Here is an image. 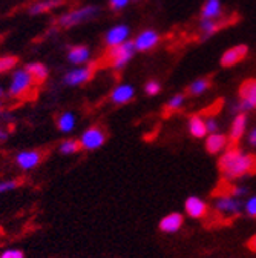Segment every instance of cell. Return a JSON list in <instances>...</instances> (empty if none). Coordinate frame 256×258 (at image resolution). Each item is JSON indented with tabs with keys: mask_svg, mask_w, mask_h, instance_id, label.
I'll return each mask as SVG.
<instances>
[{
	"mask_svg": "<svg viewBox=\"0 0 256 258\" xmlns=\"http://www.w3.org/2000/svg\"><path fill=\"white\" fill-rule=\"evenodd\" d=\"M218 168L224 178L236 180L256 171V157L242 152L238 146H232L218 160Z\"/></svg>",
	"mask_w": 256,
	"mask_h": 258,
	"instance_id": "6da1fadb",
	"label": "cell"
},
{
	"mask_svg": "<svg viewBox=\"0 0 256 258\" xmlns=\"http://www.w3.org/2000/svg\"><path fill=\"white\" fill-rule=\"evenodd\" d=\"M135 45L131 40H126L121 45H117L114 48H111L109 51V61L111 67L114 70H123L127 63L132 60V57L135 55Z\"/></svg>",
	"mask_w": 256,
	"mask_h": 258,
	"instance_id": "7a4b0ae2",
	"label": "cell"
},
{
	"mask_svg": "<svg viewBox=\"0 0 256 258\" xmlns=\"http://www.w3.org/2000/svg\"><path fill=\"white\" fill-rule=\"evenodd\" d=\"M34 80L29 76V73L25 68L16 70L13 71L11 80H10V86H8V94L14 99H19V97H23L33 86Z\"/></svg>",
	"mask_w": 256,
	"mask_h": 258,
	"instance_id": "3957f363",
	"label": "cell"
},
{
	"mask_svg": "<svg viewBox=\"0 0 256 258\" xmlns=\"http://www.w3.org/2000/svg\"><path fill=\"white\" fill-rule=\"evenodd\" d=\"M97 13H99V8L94 7V5L81 7L78 10H74V11H69L66 14H63L58 19V25L65 26V28H71V26H75V25H80V23L89 20L94 16H97Z\"/></svg>",
	"mask_w": 256,
	"mask_h": 258,
	"instance_id": "277c9868",
	"label": "cell"
},
{
	"mask_svg": "<svg viewBox=\"0 0 256 258\" xmlns=\"http://www.w3.org/2000/svg\"><path fill=\"white\" fill-rule=\"evenodd\" d=\"M239 103L235 105L236 112H250L256 108V80H247L239 88Z\"/></svg>",
	"mask_w": 256,
	"mask_h": 258,
	"instance_id": "5b68a950",
	"label": "cell"
},
{
	"mask_svg": "<svg viewBox=\"0 0 256 258\" xmlns=\"http://www.w3.org/2000/svg\"><path fill=\"white\" fill-rule=\"evenodd\" d=\"M105 140H106V134L103 129L100 126H91L81 134L78 142L81 145V149L94 151V149H99L100 146H103Z\"/></svg>",
	"mask_w": 256,
	"mask_h": 258,
	"instance_id": "8992f818",
	"label": "cell"
},
{
	"mask_svg": "<svg viewBox=\"0 0 256 258\" xmlns=\"http://www.w3.org/2000/svg\"><path fill=\"white\" fill-rule=\"evenodd\" d=\"M94 68H95L94 64H86V67L71 70L65 76V83L68 86H78V85H83V83L89 82L92 74H94Z\"/></svg>",
	"mask_w": 256,
	"mask_h": 258,
	"instance_id": "52a82bcc",
	"label": "cell"
},
{
	"mask_svg": "<svg viewBox=\"0 0 256 258\" xmlns=\"http://www.w3.org/2000/svg\"><path fill=\"white\" fill-rule=\"evenodd\" d=\"M159 43V34L153 29H144L137 36V39L134 40L135 49L140 52H146V51H152L156 45Z\"/></svg>",
	"mask_w": 256,
	"mask_h": 258,
	"instance_id": "ba28073f",
	"label": "cell"
},
{
	"mask_svg": "<svg viewBox=\"0 0 256 258\" xmlns=\"http://www.w3.org/2000/svg\"><path fill=\"white\" fill-rule=\"evenodd\" d=\"M14 161L22 171H31V169H34L40 165L42 152H39V151H22L16 155Z\"/></svg>",
	"mask_w": 256,
	"mask_h": 258,
	"instance_id": "9c48e42d",
	"label": "cell"
},
{
	"mask_svg": "<svg viewBox=\"0 0 256 258\" xmlns=\"http://www.w3.org/2000/svg\"><path fill=\"white\" fill-rule=\"evenodd\" d=\"M248 54V46L247 45H236L230 49H227L221 57V67L230 68L235 67L236 63L242 61Z\"/></svg>",
	"mask_w": 256,
	"mask_h": 258,
	"instance_id": "30bf717a",
	"label": "cell"
},
{
	"mask_svg": "<svg viewBox=\"0 0 256 258\" xmlns=\"http://www.w3.org/2000/svg\"><path fill=\"white\" fill-rule=\"evenodd\" d=\"M129 34H131L129 26H126V25H115L114 28H111L106 32L105 42H106V45L109 48H114V46L121 45L123 42H126L127 39H129Z\"/></svg>",
	"mask_w": 256,
	"mask_h": 258,
	"instance_id": "8fae6325",
	"label": "cell"
},
{
	"mask_svg": "<svg viewBox=\"0 0 256 258\" xmlns=\"http://www.w3.org/2000/svg\"><path fill=\"white\" fill-rule=\"evenodd\" d=\"M207 209L209 208L206 202H203L200 197H195V196L187 197L184 202V211L192 218H203L207 214Z\"/></svg>",
	"mask_w": 256,
	"mask_h": 258,
	"instance_id": "7c38bea8",
	"label": "cell"
},
{
	"mask_svg": "<svg viewBox=\"0 0 256 258\" xmlns=\"http://www.w3.org/2000/svg\"><path fill=\"white\" fill-rule=\"evenodd\" d=\"M134 95H135V89H134L132 85H129V83H121V85H118L112 91L111 100L115 105H126V103H129L134 99Z\"/></svg>",
	"mask_w": 256,
	"mask_h": 258,
	"instance_id": "4fadbf2b",
	"label": "cell"
},
{
	"mask_svg": "<svg viewBox=\"0 0 256 258\" xmlns=\"http://www.w3.org/2000/svg\"><path fill=\"white\" fill-rule=\"evenodd\" d=\"M183 223H184L183 215L180 212H172L161 218V221H159V231L164 234H175L181 229Z\"/></svg>",
	"mask_w": 256,
	"mask_h": 258,
	"instance_id": "5bb4252c",
	"label": "cell"
},
{
	"mask_svg": "<svg viewBox=\"0 0 256 258\" xmlns=\"http://www.w3.org/2000/svg\"><path fill=\"white\" fill-rule=\"evenodd\" d=\"M216 211L224 214H239L242 211V202L238 197H221L215 203Z\"/></svg>",
	"mask_w": 256,
	"mask_h": 258,
	"instance_id": "9a60e30c",
	"label": "cell"
},
{
	"mask_svg": "<svg viewBox=\"0 0 256 258\" xmlns=\"http://www.w3.org/2000/svg\"><path fill=\"white\" fill-rule=\"evenodd\" d=\"M245 126H247V115H245V112H239L233 118V123H232V127H230L229 142L232 143V146L238 145V142L241 140V137L245 133Z\"/></svg>",
	"mask_w": 256,
	"mask_h": 258,
	"instance_id": "2e32d148",
	"label": "cell"
},
{
	"mask_svg": "<svg viewBox=\"0 0 256 258\" xmlns=\"http://www.w3.org/2000/svg\"><path fill=\"white\" fill-rule=\"evenodd\" d=\"M227 145H229V137L219 133H213L206 139V151L209 154H218L226 149Z\"/></svg>",
	"mask_w": 256,
	"mask_h": 258,
	"instance_id": "e0dca14e",
	"label": "cell"
},
{
	"mask_svg": "<svg viewBox=\"0 0 256 258\" xmlns=\"http://www.w3.org/2000/svg\"><path fill=\"white\" fill-rule=\"evenodd\" d=\"M189 133L195 139H203L207 136V127L206 120H203L200 115H192L189 118Z\"/></svg>",
	"mask_w": 256,
	"mask_h": 258,
	"instance_id": "ac0fdd59",
	"label": "cell"
},
{
	"mask_svg": "<svg viewBox=\"0 0 256 258\" xmlns=\"http://www.w3.org/2000/svg\"><path fill=\"white\" fill-rule=\"evenodd\" d=\"M29 76L33 77L34 83H43L48 77V68L45 67L43 63H39V61H33V63H29L26 64V68H25Z\"/></svg>",
	"mask_w": 256,
	"mask_h": 258,
	"instance_id": "d6986e66",
	"label": "cell"
},
{
	"mask_svg": "<svg viewBox=\"0 0 256 258\" xmlns=\"http://www.w3.org/2000/svg\"><path fill=\"white\" fill-rule=\"evenodd\" d=\"M89 57H91V51L88 46H83V45H77L71 48L68 52V60L72 64H83L89 60Z\"/></svg>",
	"mask_w": 256,
	"mask_h": 258,
	"instance_id": "ffe728a7",
	"label": "cell"
},
{
	"mask_svg": "<svg viewBox=\"0 0 256 258\" xmlns=\"http://www.w3.org/2000/svg\"><path fill=\"white\" fill-rule=\"evenodd\" d=\"M63 5V0H40V2H36L34 5L29 7V14H43L46 11H52L55 10L57 7Z\"/></svg>",
	"mask_w": 256,
	"mask_h": 258,
	"instance_id": "44dd1931",
	"label": "cell"
},
{
	"mask_svg": "<svg viewBox=\"0 0 256 258\" xmlns=\"http://www.w3.org/2000/svg\"><path fill=\"white\" fill-rule=\"evenodd\" d=\"M222 13L219 0H206V4L201 10L203 19H219Z\"/></svg>",
	"mask_w": 256,
	"mask_h": 258,
	"instance_id": "7402d4cb",
	"label": "cell"
},
{
	"mask_svg": "<svg viewBox=\"0 0 256 258\" xmlns=\"http://www.w3.org/2000/svg\"><path fill=\"white\" fill-rule=\"evenodd\" d=\"M77 124V118L72 112H65V114H61L57 120V127L60 129L61 133H65V134H69L74 131V127Z\"/></svg>",
	"mask_w": 256,
	"mask_h": 258,
	"instance_id": "603a6c76",
	"label": "cell"
},
{
	"mask_svg": "<svg viewBox=\"0 0 256 258\" xmlns=\"http://www.w3.org/2000/svg\"><path fill=\"white\" fill-rule=\"evenodd\" d=\"M200 28L203 31V40H206L210 36H213L219 28H222V22L216 19H203L200 23Z\"/></svg>",
	"mask_w": 256,
	"mask_h": 258,
	"instance_id": "cb8c5ba5",
	"label": "cell"
},
{
	"mask_svg": "<svg viewBox=\"0 0 256 258\" xmlns=\"http://www.w3.org/2000/svg\"><path fill=\"white\" fill-rule=\"evenodd\" d=\"M210 86V80L209 79H197L195 82H192L187 88V94L189 95H201L203 92H206Z\"/></svg>",
	"mask_w": 256,
	"mask_h": 258,
	"instance_id": "d4e9b609",
	"label": "cell"
},
{
	"mask_svg": "<svg viewBox=\"0 0 256 258\" xmlns=\"http://www.w3.org/2000/svg\"><path fill=\"white\" fill-rule=\"evenodd\" d=\"M80 149H81L80 142L78 140H74V139H68L65 142H61L60 146H58V151L63 155H72V154L78 152Z\"/></svg>",
	"mask_w": 256,
	"mask_h": 258,
	"instance_id": "484cf974",
	"label": "cell"
},
{
	"mask_svg": "<svg viewBox=\"0 0 256 258\" xmlns=\"http://www.w3.org/2000/svg\"><path fill=\"white\" fill-rule=\"evenodd\" d=\"M17 63V58L13 55H5V57H0V74L11 71Z\"/></svg>",
	"mask_w": 256,
	"mask_h": 258,
	"instance_id": "4316f807",
	"label": "cell"
},
{
	"mask_svg": "<svg viewBox=\"0 0 256 258\" xmlns=\"http://www.w3.org/2000/svg\"><path fill=\"white\" fill-rule=\"evenodd\" d=\"M184 94H175L172 99L169 100V103H167V109L169 111H177V109H180L181 106H183V103H184Z\"/></svg>",
	"mask_w": 256,
	"mask_h": 258,
	"instance_id": "83f0119b",
	"label": "cell"
},
{
	"mask_svg": "<svg viewBox=\"0 0 256 258\" xmlns=\"http://www.w3.org/2000/svg\"><path fill=\"white\" fill-rule=\"evenodd\" d=\"M144 91H146L147 95L153 97V95L159 94V91H161V83H159L158 80H149L146 83V86H144Z\"/></svg>",
	"mask_w": 256,
	"mask_h": 258,
	"instance_id": "f1b7e54d",
	"label": "cell"
},
{
	"mask_svg": "<svg viewBox=\"0 0 256 258\" xmlns=\"http://www.w3.org/2000/svg\"><path fill=\"white\" fill-rule=\"evenodd\" d=\"M19 186V181L16 180H7V181H0V194H5L10 190H14Z\"/></svg>",
	"mask_w": 256,
	"mask_h": 258,
	"instance_id": "f546056e",
	"label": "cell"
},
{
	"mask_svg": "<svg viewBox=\"0 0 256 258\" xmlns=\"http://www.w3.org/2000/svg\"><path fill=\"white\" fill-rule=\"evenodd\" d=\"M245 211L250 217H256V196L250 197L245 203Z\"/></svg>",
	"mask_w": 256,
	"mask_h": 258,
	"instance_id": "4dcf8cb0",
	"label": "cell"
},
{
	"mask_svg": "<svg viewBox=\"0 0 256 258\" xmlns=\"http://www.w3.org/2000/svg\"><path fill=\"white\" fill-rule=\"evenodd\" d=\"M129 2H131V0H109V5H111L112 10L120 11V10H123V8H126L127 5H129Z\"/></svg>",
	"mask_w": 256,
	"mask_h": 258,
	"instance_id": "1f68e13d",
	"label": "cell"
},
{
	"mask_svg": "<svg viewBox=\"0 0 256 258\" xmlns=\"http://www.w3.org/2000/svg\"><path fill=\"white\" fill-rule=\"evenodd\" d=\"M0 258H23V252L17 249H10L0 255Z\"/></svg>",
	"mask_w": 256,
	"mask_h": 258,
	"instance_id": "d6a6232c",
	"label": "cell"
},
{
	"mask_svg": "<svg viewBox=\"0 0 256 258\" xmlns=\"http://www.w3.org/2000/svg\"><path fill=\"white\" fill-rule=\"evenodd\" d=\"M206 127H207V133H210V134L218 133V121L215 118H207L206 120Z\"/></svg>",
	"mask_w": 256,
	"mask_h": 258,
	"instance_id": "836d02e7",
	"label": "cell"
},
{
	"mask_svg": "<svg viewBox=\"0 0 256 258\" xmlns=\"http://www.w3.org/2000/svg\"><path fill=\"white\" fill-rule=\"evenodd\" d=\"M247 194V189L245 187H233V190H232V196L233 197H242V196H245Z\"/></svg>",
	"mask_w": 256,
	"mask_h": 258,
	"instance_id": "e575fe53",
	"label": "cell"
},
{
	"mask_svg": "<svg viewBox=\"0 0 256 258\" xmlns=\"http://www.w3.org/2000/svg\"><path fill=\"white\" fill-rule=\"evenodd\" d=\"M248 143H250L251 146H254V148H256V127H254V129H251L250 134H248Z\"/></svg>",
	"mask_w": 256,
	"mask_h": 258,
	"instance_id": "d590c367",
	"label": "cell"
},
{
	"mask_svg": "<svg viewBox=\"0 0 256 258\" xmlns=\"http://www.w3.org/2000/svg\"><path fill=\"white\" fill-rule=\"evenodd\" d=\"M247 247H248L251 252H254V253H256V235H253V237L248 240V243H247Z\"/></svg>",
	"mask_w": 256,
	"mask_h": 258,
	"instance_id": "8d00e7d4",
	"label": "cell"
},
{
	"mask_svg": "<svg viewBox=\"0 0 256 258\" xmlns=\"http://www.w3.org/2000/svg\"><path fill=\"white\" fill-rule=\"evenodd\" d=\"M7 133L5 131H2V129H0V142H4V140H7Z\"/></svg>",
	"mask_w": 256,
	"mask_h": 258,
	"instance_id": "74e56055",
	"label": "cell"
},
{
	"mask_svg": "<svg viewBox=\"0 0 256 258\" xmlns=\"http://www.w3.org/2000/svg\"><path fill=\"white\" fill-rule=\"evenodd\" d=\"M2 95H4V88L0 86V108H2Z\"/></svg>",
	"mask_w": 256,
	"mask_h": 258,
	"instance_id": "f35d334b",
	"label": "cell"
},
{
	"mask_svg": "<svg viewBox=\"0 0 256 258\" xmlns=\"http://www.w3.org/2000/svg\"><path fill=\"white\" fill-rule=\"evenodd\" d=\"M135 2H137V0H135Z\"/></svg>",
	"mask_w": 256,
	"mask_h": 258,
	"instance_id": "ab89813d",
	"label": "cell"
}]
</instances>
